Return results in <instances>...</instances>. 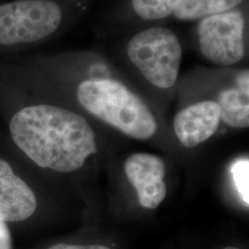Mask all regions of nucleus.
<instances>
[{
    "instance_id": "f257e3e1",
    "label": "nucleus",
    "mask_w": 249,
    "mask_h": 249,
    "mask_svg": "<svg viewBox=\"0 0 249 249\" xmlns=\"http://www.w3.org/2000/svg\"><path fill=\"white\" fill-rule=\"evenodd\" d=\"M25 75L66 87L89 116L125 136L147 141L158 131L149 103L116 76L114 66L96 51H68L23 59Z\"/></svg>"
},
{
    "instance_id": "f03ea898",
    "label": "nucleus",
    "mask_w": 249,
    "mask_h": 249,
    "mask_svg": "<svg viewBox=\"0 0 249 249\" xmlns=\"http://www.w3.org/2000/svg\"><path fill=\"white\" fill-rule=\"evenodd\" d=\"M9 132L28 158L56 173L79 171L98 152L88 119L62 104L38 102L19 107L10 118Z\"/></svg>"
},
{
    "instance_id": "7ed1b4c3",
    "label": "nucleus",
    "mask_w": 249,
    "mask_h": 249,
    "mask_svg": "<svg viewBox=\"0 0 249 249\" xmlns=\"http://www.w3.org/2000/svg\"><path fill=\"white\" fill-rule=\"evenodd\" d=\"M95 0H6L0 2V54L11 55L63 36Z\"/></svg>"
},
{
    "instance_id": "20e7f679",
    "label": "nucleus",
    "mask_w": 249,
    "mask_h": 249,
    "mask_svg": "<svg viewBox=\"0 0 249 249\" xmlns=\"http://www.w3.org/2000/svg\"><path fill=\"white\" fill-rule=\"evenodd\" d=\"M118 53L124 64L152 89L168 91L179 79L183 58L182 43L167 27H140L125 37Z\"/></svg>"
},
{
    "instance_id": "39448f33",
    "label": "nucleus",
    "mask_w": 249,
    "mask_h": 249,
    "mask_svg": "<svg viewBox=\"0 0 249 249\" xmlns=\"http://www.w3.org/2000/svg\"><path fill=\"white\" fill-rule=\"evenodd\" d=\"M249 6L212 15L196 21L198 52L215 66L230 68L249 53Z\"/></svg>"
},
{
    "instance_id": "423d86ee",
    "label": "nucleus",
    "mask_w": 249,
    "mask_h": 249,
    "mask_svg": "<svg viewBox=\"0 0 249 249\" xmlns=\"http://www.w3.org/2000/svg\"><path fill=\"white\" fill-rule=\"evenodd\" d=\"M165 170L164 160L151 153L136 152L125 160V177L136 189L139 202L143 208L154 210L165 199Z\"/></svg>"
},
{
    "instance_id": "0eeeda50",
    "label": "nucleus",
    "mask_w": 249,
    "mask_h": 249,
    "mask_svg": "<svg viewBox=\"0 0 249 249\" xmlns=\"http://www.w3.org/2000/svg\"><path fill=\"white\" fill-rule=\"evenodd\" d=\"M221 109L213 99H204L181 109L174 118L173 127L179 142L194 149L217 132Z\"/></svg>"
},
{
    "instance_id": "6e6552de",
    "label": "nucleus",
    "mask_w": 249,
    "mask_h": 249,
    "mask_svg": "<svg viewBox=\"0 0 249 249\" xmlns=\"http://www.w3.org/2000/svg\"><path fill=\"white\" fill-rule=\"evenodd\" d=\"M37 198L23 179L17 176L7 160L0 158V220L18 223L36 213Z\"/></svg>"
},
{
    "instance_id": "1a4fd4ad",
    "label": "nucleus",
    "mask_w": 249,
    "mask_h": 249,
    "mask_svg": "<svg viewBox=\"0 0 249 249\" xmlns=\"http://www.w3.org/2000/svg\"><path fill=\"white\" fill-rule=\"evenodd\" d=\"M178 0H120L111 13L113 22L150 26L173 17Z\"/></svg>"
},
{
    "instance_id": "9d476101",
    "label": "nucleus",
    "mask_w": 249,
    "mask_h": 249,
    "mask_svg": "<svg viewBox=\"0 0 249 249\" xmlns=\"http://www.w3.org/2000/svg\"><path fill=\"white\" fill-rule=\"evenodd\" d=\"M214 101L221 109V121L233 128L249 127V95L234 84L233 79L231 85L219 90Z\"/></svg>"
},
{
    "instance_id": "9b49d317",
    "label": "nucleus",
    "mask_w": 249,
    "mask_h": 249,
    "mask_svg": "<svg viewBox=\"0 0 249 249\" xmlns=\"http://www.w3.org/2000/svg\"><path fill=\"white\" fill-rule=\"evenodd\" d=\"M249 6V0H178L173 18L180 21L201 18Z\"/></svg>"
},
{
    "instance_id": "f8f14e48",
    "label": "nucleus",
    "mask_w": 249,
    "mask_h": 249,
    "mask_svg": "<svg viewBox=\"0 0 249 249\" xmlns=\"http://www.w3.org/2000/svg\"><path fill=\"white\" fill-rule=\"evenodd\" d=\"M249 159L237 160L231 167V175L235 188L242 200L249 207Z\"/></svg>"
},
{
    "instance_id": "ddd939ff",
    "label": "nucleus",
    "mask_w": 249,
    "mask_h": 249,
    "mask_svg": "<svg viewBox=\"0 0 249 249\" xmlns=\"http://www.w3.org/2000/svg\"><path fill=\"white\" fill-rule=\"evenodd\" d=\"M234 84L246 94L249 95V69H244L234 73Z\"/></svg>"
},
{
    "instance_id": "4468645a",
    "label": "nucleus",
    "mask_w": 249,
    "mask_h": 249,
    "mask_svg": "<svg viewBox=\"0 0 249 249\" xmlns=\"http://www.w3.org/2000/svg\"><path fill=\"white\" fill-rule=\"evenodd\" d=\"M12 237L7 223L0 220V249H12Z\"/></svg>"
},
{
    "instance_id": "2eb2a0df",
    "label": "nucleus",
    "mask_w": 249,
    "mask_h": 249,
    "mask_svg": "<svg viewBox=\"0 0 249 249\" xmlns=\"http://www.w3.org/2000/svg\"><path fill=\"white\" fill-rule=\"evenodd\" d=\"M47 249H112L103 245H73L60 243L53 245Z\"/></svg>"
},
{
    "instance_id": "dca6fc26",
    "label": "nucleus",
    "mask_w": 249,
    "mask_h": 249,
    "mask_svg": "<svg viewBox=\"0 0 249 249\" xmlns=\"http://www.w3.org/2000/svg\"><path fill=\"white\" fill-rule=\"evenodd\" d=\"M223 249H241L238 248H235V247H226V248H223Z\"/></svg>"
}]
</instances>
